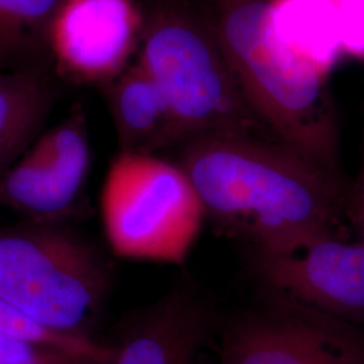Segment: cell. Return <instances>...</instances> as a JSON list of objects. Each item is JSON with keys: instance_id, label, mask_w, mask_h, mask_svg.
Returning a JSON list of instances; mask_svg holds the SVG:
<instances>
[{"instance_id": "6da1fadb", "label": "cell", "mask_w": 364, "mask_h": 364, "mask_svg": "<svg viewBox=\"0 0 364 364\" xmlns=\"http://www.w3.org/2000/svg\"><path fill=\"white\" fill-rule=\"evenodd\" d=\"M180 168L205 216L255 252H289L340 237L350 185L340 170L255 135H205L188 141Z\"/></svg>"}, {"instance_id": "7a4b0ae2", "label": "cell", "mask_w": 364, "mask_h": 364, "mask_svg": "<svg viewBox=\"0 0 364 364\" xmlns=\"http://www.w3.org/2000/svg\"><path fill=\"white\" fill-rule=\"evenodd\" d=\"M215 34L260 123L279 142L338 168V122L326 80L274 41L267 0H228Z\"/></svg>"}, {"instance_id": "3957f363", "label": "cell", "mask_w": 364, "mask_h": 364, "mask_svg": "<svg viewBox=\"0 0 364 364\" xmlns=\"http://www.w3.org/2000/svg\"><path fill=\"white\" fill-rule=\"evenodd\" d=\"M111 272L73 232L48 223L0 228V297L49 331L91 338Z\"/></svg>"}, {"instance_id": "277c9868", "label": "cell", "mask_w": 364, "mask_h": 364, "mask_svg": "<svg viewBox=\"0 0 364 364\" xmlns=\"http://www.w3.org/2000/svg\"><path fill=\"white\" fill-rule=\"evenodd\" d=\"M138 63L162 92L180 141L259 127L216 34L191 18L156 13L144 27Z\"/></svg>"}, {"instance_id": "5b68a950", "label": "cell", "mask_w": 364, "mask_h": 364, "mask_svg": "<svg viewBox=\"0 0 364 364\" xmlns=\"http://www.w3.org/2000/svg\"><path fill=\"white\" fill-rule=\"evenodd\" d=\"M102 213L107 239L119 257L168 263L186 258L205 216L180 165L123 151L107 173Z\"/></svg>"}, {"instance_id": "8992f818", "label": "cell", "mask_w": 364, "mask_h": 364, "mask_svg": "<svg viewBox=\"0 0 364 364\" xmlns=\"http://www.w3.org/2000/svg\"><path fill=\"white\" fill-rule=\"evenodd\" d=\"M218 364H364V336L352 323L289 305L228 326Z\"/></svg>"}, {"instance_id": "52a82bcc", "label": "cell", "mask_w": 364, "mask_h": 364, "mask_svg": "<svg viewBox=\"0 0 364 364\" xmlns=\"http://www.w3.org/2000/svg\"><path fill=\"white\" fill-rule=\"evenodd\" d=\"M262 281L299 305L364 321V245L326 237L289 252H255Z\"/></svg>"}, {"instance_id": "ba28073f", "label": "cell", "mask_w": 364, "mask_h": 364, "mask_svg": "<svg viewBox=\"0 0 364 364\" xmlns=\"http://www.w3.org/2000/svg\"><path fill=\"white\" fill-rule=\"evenodd\" d=\"M142 31L135 0H63L48 42L66 76L107 82L123 73Z\"/></svg>"}, {"instance_id": "9c48e42d", "label": "cell", "mask_w": 364, "mask_h": 364, "mask_svg": "<svg viewBox=\"0 0 364 364\" xmlns=\"http://www.w3.org/2000/svg\"><path fill=\"white\" fill-rule=\"evenodd\" d=\"M210 321L185 291H173L144 311L115 348L114 364H208Z\"/></svg>"}, {"instance_id": "30bf717a", "label": "cell", "mask_w": 364, "mask_h": 364, "mask_svg": "<svg viewBox=\"0 0 364 364\" xmlns=\"http://www.w3.org/2000/svg\"><path fill=\"white\" fill-rule=\"evenodd\" d=\"M267 23L278 46L320 77L343 55L335 0H269Z\"/></svg>"}, {"instance_id": "8fae6325", "label": "cell", "mask_w": 364, "mask_h": 364, "mask_svg": "<svg viewBox=\"0 0 364 364\" xmlns=\"http://www.w3.org/2000/svg\"><path fill=\"white\" fill-rule=\"evenodd\" d=\"M108 105L120 151L151 154L181 142L162 92L139 63L111 84Z\"/></svg>"}, {"instance_id": "7c38bea8", "label": "cell", "mask_w": 364, "mask_h": 364, "mask_svg": "<svg viewBox=\"0 0 364 364\" xmlns=\"http://www.w3.org/2000/svg\"><path fill=\"white\" fill-rule=\"evenodd\" d=\"M52 87L33 72H0V178L25 154L52 109Z\"/></svg>"}, {"instance_id": "4fadbf2b", "label": "cell", "mask_w": 364, "mask_h": 364, "mask_svg": "<svg viewBox=\"0 0 364 364\" xmlns=\"http://www.w3.org/2000/svg\"><path fill=\"white\" fill-rule=\"evenodd\" d=\"M54 197L66 215L84 189L91 168V144L84 112L76 108L69 117L36 142Z\"/></svg>"}, {"instance_id": "5bb4252c", "label": "cell", "mask_w": 364, "mask_h": 364, "mask_svg": "<svg viewBox=\"0 0 364 364\" xmlns=\"http://www.w3.org/2000/svg\"><path fill=\"white\" fill-rule=\"evenodd\" d=\"M63 0H0V68L36 42L49 39Z\"/></svg>"}, {"instance_id": "9a60e30c", "label": "cell", "mask_w": 364, "mask_h": 364, "mask_svg": "<svg viewBox=\"0 0 364 364\" xmlns=\"http://www.w3.org/2000/svg\"><path fill=\"white\" fill-rule=\"evenodd\" d=\"M0 335L22 340L30 344L69 352L78 356L107 360L115 356V348L107 347L92 338L68 336L49 331L28 318L0 297Z\"/></svg>"}, {"instance_id": "2e32d148", "label": "cell", "mask_w": 364, "mask_h": 364, "mask_svg": "<svg viewBox=\"0 0 364 364\" xmlns=\"http://www.w3.org/2000/svg\"><path fill=\"white\" fill-rule=\"evenodd\" d=\"M341 53L364 60V0H335Z\"/></svg>"}, {"instance_id": "e0dca14e", "label": "cell", "mask_w": 364, "mask_h": 364, "mask_svg": "<svg viewBox=\"0 0 364 364\" xmlns=\"http://www.w3.org/2000/svg\"><path fill=\"white\" fill-rule=\"evenodd\" d=\"M346 215L358 231L359 240L364 245V178L360 176L350 185Z\"/></svg>"}, {"instance_id": "ac0fdd59", "label": "cell", "mask_w": 364, "mask_h": 364, "mask_svg": "<svg viewBox=\"0 0 364 364\" xmlns=\"http://www.w3.org/2000/svg\"><path fill=\"white\" fill-rule=\"evenodd\" d=\"M41 348L43 347L0 335V364H15L22 362Z\"/></svg>"}, {"instance_id": "d6986e66", "label": "cell", "mask_w": 364, "mask_h": 364, "mask_svg": "<svg viewBox=\"0 0 364 364\" xmlns=\"http://www.w3.org/2000/svg\"><path fill=\"white\" fill-rule=\"evenodd\" d=\"M90 360H97V359L84 358V356H78L69 352L53 350V348H41L30 358L15 364H85Z\"/></svg>"}, {"instance_id": "ffe728a7", "label": "cell", "mask_w": 364, "mask_h": 364, "mask_svg": "<svg viewBox=\"0 0 364 364\" xmlns=\"http://www.w3.org/2000/svg\"><path fill=\"white\" fill-rule=\"evenodd\" d=\"M114 360H115V356L112 359H108V360H90L88 363L85 364H114Z\"/></svg>"}, {"instance_id": "44dd1931", "label": "cell", "mask_w": 364, "mask_h": 364, "mask_svg": "<svg viewBox=\"0 0 364 364\" xmlns=\"http://www.w3.org/2000/svg\"><path fill=\"white\" fill-rule=\"evenodd\" d=\"M359 176L364 178V159H363V165H362V169H360V173H359Z\"/></svg>"}]
</instances>
